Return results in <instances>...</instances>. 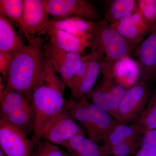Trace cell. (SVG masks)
Returning a JSON list of instances; mask_svg holds the SVG:
<instances>
[{
	"label": "cell",
	"mask_w": 156,
	"mask_h": 156,
	"mask_svg": "<svg viewBox=\"0 0 156 156\" xmlns=\"http://www.w3.org/2000/svg\"><path fill=\"white\" fill-rule=\"evenodd\" d=\"M66 86L51 63L44 58L40 75L30 95L36 113L32 137L34 139L40 140L44 127L66 109L67 101L63 97Z\"/></svg>",
	"instance_id": "obj_1"
},
{
	"label": "cell",
	"mask_w": 156,
	"mask_h": 156,
	"mask_svg": "<svg viewBox=\"0 0 156 156\" xmlns=\"http://www.w3.org/2000/svg\"><path fill=\"white\" fill-rule=\"evenodd\" d=\"M44 42L40 36L33 38L15 54L4 80L5 90L20 92L30 98L44 59Z\"/></svg>",
	"instance_id": "obj_2"
},
{
	"label": "cell",
	"mask_w": 156,
	"mask_h": 156,
	"mask_svg": "<svg viewBox=\"0 0 156 156\" xmlns=\"http://www.w3.org/2000/svg\"><path fill=\"white\" fill-rule=\"evenodd\" d=\"M0 119L8 121L27 135L33 136L36 113L31 99L27 95L5 90L0 97Z\"/></svg>",
	"instance_id": "obj_3"
},
{
	"label": "cell",
	"mask_w": 156,
	"mask_h": 156,
	"mask_svg": "<svg viewBox=\"0 0 156 156\" xmlns=\"http://www.w3.org/2000/svg\"><path fill=\"white\" fill-rule=\"evenodd\" d=\"M91 42V47L97 48L102 53V60L110 64L131 56L136 50L105 19L95 22Z\"/></svg>",
	"instance_id": "obj_4"
},
{
	"label": "cell",
	"mask_w": 156,
	"mask_h": 156,
	"mask_svg": "<svg viewBox=\"0 0 156 156\" xmlns=\"http://www.w3.org/2000/svg\"><path fill=\"white\" fill-rule=\"evenodd\" d=\"M150 98L148 82L139 80L126 89L117 112L119 124L135 122L145 108Z\"/></svg>",
	"instance_id": "obj_5"
},
{
	"label": "cell",
	"mask_w": 156,
	"mask_h": 156,
	"mask_svg": "<svg viewBox=\"0 0 156 156\" xmlns=\"http://www.w3.org/2000/svg\"><path fill=\"white\" fill-rule=\"evenodd\" d=\"M0 149L7 156H34L35 141L22 130L0 119Z\"/></svg>",
	"instance_id": "obj_6"
},
{
	"label": "cell",
	"mask_w": 156,
	"mask_h": 156,
	"mask_svg": "<svg viewBox=\"0 0 156 156\" xmlns=\"http://www.w3.org/2000/svg\"><path fill=\"white\" fill-rule=\"evenodd\" d=\"M44 57L59 74L61 79L69 88L73 78L80 67L83 56L78 53L62 51L48 41L43 47Z\"/></svg>",
	"instance_id": "obj_7"
},
{
	"label": "cell",
	"mask_w": 156,
	"mask_h": 156,
	"mask_svg": "<svg viewBox=\"0 0 156 156\" xmlns=\"http://www.w3.org/2000/svg\"><path fill=\"white\" fill-rule=\"evenodd\" d=\"M80 134L85 135V133L71 118L66 109L44 127L40 138L62 147L74 136Z\"/></svg>",
	"instance_id": "obj_8"
},
{
	"label": "cell",
	"mask_w": 156,
	"mask_h": 156,
	"mask_svg": "<svg viewBox=\"0 0 156 156\" xmlns=\"http://www.w3.org/2000/svg\"><path fill=\"white\" fill-rule=\"evenodd\" d=\"M50 15L54 20L78 17L86 20L100 18L96 8L87 0H46Z\"/></svg>",
	"instance_id": "obj_9"
},
{
	"label": "cell",
	"mask_w": 156,
	"mask_h": 156,
	"mask_svg": "<svg viewBox=\"0 0 156 156\" xmlns=\"http://www.w3.org/2000/svg\"><path fill=\"white\" fill-rule=\"evenodd\" d=\"M101 72L103 77L114 80L126 89L137 83L141 76L139 63L131 56H127L113 64L101 60Z\"/></svg>",
	"instance_id": "obj_10"
},
{
	"label": "cell",
	"mask_w": 156,
	"mask_h": 156,
	"mask_svg": "<svg viewBox=\"0 0 156 156\" xmlns=\"http://www.w3.org/2000/svg\"><path fill=\"white\" fill-rule=\"evenodd\" d=\"M126 90L114 80L103 77L101 85L92 89L87 96L92 103L105 111L117 120L118 108Z\"/></svg>",
	"instance_id": "obj_11"
},
{
	"label": "cell",
	"mask_w": 156,
	"mask_h": 156,
	"mask_svg": "<svg viewBox=\"0 0 156 156\" xmlns=\"http://www.w3.org/2000/svg\"><path fill=\"white\" fill-rule=\"evenodd\" d=\"M110 24L129 45L136 49L152 27L148 25L136 10L118 22Z\"/></svg>",
	"instance_id": "obj_12"
},
{
	"label": "cell",
	"mask_w": 156,
	"mask_h": 156,
	"mask_svg": "<svg viewBox=\"0 0 156 156\" xmlns=\"http://www.w3.org/2000/svg\"><path fill=\"white\" fill-rule=\"evenodd\" d=\"M134 53L141 69L140 80L149 82L156 79V23Z\"/></svg>",
	"instance_id": "obj_13"
},
{
	"label": "cell",
	"mask_w": 156,
	"mask_h": 156,
	"mask_svg": "<svg viewBox=\"0 0 156 156\" xmlns=\"http://www.w3.org/2000/svg\"><path fill=\"white\" fill-rule=\"evenodd\" d=\"M23 18L26 28L30 35L46 32L50 14L46 0H23Z\"/></svg>",
	"instance_id": "obj_14"
},
{
	"label": "cell",
	"mask_w": 156,
	"mask_h": 156,
	"mask_svg": "<svg viewBox=\"0 0 156 156\" xmlns=\"http://www.w3.org/2000/svg\"><path fill=\"white\" fill-rule=\"evenodd\" d=\"M91 133L88 138L96 144L103 141L119 124L118 121L99 107L89 101Z\"/></svg>",
	"instance_id": "obj_15"
},
{
	"label": "cell",
	"mask_w": 156,
	"mask_h": 156,
	"mask_svg": "<svg viewBox=\"0 0 156 156\" xmlns=\"http://www.w3.org/2000/svg\"><path fill=\"white\" fill-rule=\"evenodd\" d=\"M50 37L49 41L54 46L68 53L81 54L92 43L87 39L76 36L61 30L48 27L46 32Z\"/></svg>",
	"instance_id": "obj_16"
},
{
	"label": "cell",
	"mask_w": 156,
	"mask_h": 156,
	"mask_svg": "<svg viewBox=\"0 0 156 156\" xmlns=\"http://www.w3.org/2000/svg\"><path fill=\"white\" fill-rule=\"evenodd\" d=\"M91 48L87 73L75 92L72 94V98L77 100L86 97L92 91L101 72V63L103 55L97 48L93 47Z\"/></svg>",
	"instance_id": "obj_17"
},
{
	"label": "cell",
	"mask_w": 156,
	"mask_h": 156,
	"mask_svg": "<svg viewBox=\"0 0 156 156\" xmlns=\"http://www.w3.org/2000/svg\"><path fill=\"white\" fill-rule=\"evenodd\" d=\"M48 27L64 30L91 41L95 28V22L78 17H72L61 20L50 19L47 27Z\"/></svg>",
	"instance_id": "obj_18"
},
{
	"label": "cell",
	"mask_w": 156,
	"mask_h": 156,
	"mask_svg": "<svg viewBox=\"0 0 156 156\" xmlns=\"http://www.w3.org/2000/svg\"><path fill=\"white\" fill-rule=\"evenodd\" d=\"M26 45L23 38L15 32L11 21L0 16V51L14 56Z\"/></svg>",
	"instance_id": "obj_19"
},
{
	"label": "cell",
	"mask_w": 156,
	"mask_h": 156,
	"mask_svg": "<svg viewBox=\"0 0 156 156\" xmlns=\"http://www.w3.org/2000/svg\"><path fill=\"white\" fill-rule=\"evenodd\" d=\"M62 147L72 156H107L102 146L82 134L74 136Z\"/></svg>",
	"instance_id": "obj_20"
},
{
	"label": "cell",
	"mask_w": 156,
	"mask_h": 156,
	"mask_svg": "<svg viewBox=\"0 0 156 156\" xmlns=\"http://www.w3.org/2000/svg\"><path fill=\"white\" fill-rule=\"evenodd\" d=\"M23 0H1L0 16L14 23L25 35L28 42L32 37L27 32L23 18Z\"/></svg>",
	"instance_id": "obj_21"
},
{
	"label": "cell",
	"mask_w": 156,
	"mask_h": 156,
	"mask_svg": "<svg viewBox=\"0 0 156 156\" xmlns=\"http://www.w3.org/2000/svg\"><path fill=\"white\" fill-rule=\"evenodd\" d=\"M143 135L134 123L130 125L119 124L103 140L102 147L105 151L112 147Z\"/></svg>",
	"instance_id": "obj_22"
},
{
	"label": "cell",
	"mask_w": 156,
	"mask_h": 156,
	"mask_svg": "<svg viewBox=\"0 0 156 156\" xmlns=\"http://www.w3.org/2000/svg\"><path fill=\"white\" fill-rule=\"evenodd\" d=\"M136 10V0H114L109 4L105 17L110 24H113Z\"/></svg>",
	"instance_id": "obj_23"
},
{
	"label": "cell",
	"mask_w": 156,
	"mask_h": 156,
	"mask_svg": "<svg viewBox=\"0 0 156 156\" xmlns=\"http://www.w3.org/2000/svg\"><path fill=\"white\" fill-rule=\"evenodd\" d=\"M133 123L143 135L148 131L156 129V89L142 113Z\"/></svg>",
	"instance_id": "obj_24"
},
{
	"label": "cell",
	"mask_w": 156,
	"mask_h": 156,
	"mask_svg": "<svg viewBox=\"0 0 156 156\" xmlns=\"http://www.w3.org/2000/svg\"><path fill=\"white\" fill-rule=\"evenodd\" d=\"M142 136L132 138L118 145L115 146L105 151L107 156H132L135 155L140 147Z\"/></svg>",
	"instance_id": "obj_25"
},
{
	"label": "cell",
	"mask_w": 156,
	"mask_h": 156,
	"mask_svg": "<svg viewBox=\"0 0 156 156\" xmlns=\"http://www.w3.org/2000/svg\"><path fill=\"white\" fill-rule=\"evenodd\" d=\"M34 140L35 141L34 156H72L69 153L60 148L58 145L42 140Z\"/></svg>",
	"instance_id": "obj_26"
},
{
	"label": "cell",
	"mask_w": 156,
	"mask_h": 156,
	"mask_svg": "<svg viewBox=\"0 0 156 156\" xmlns=\"http://www.w3.org/2000/svg\"><path fill=\"white\" fill-rule=\"evenodd\" d=\"M136 11L148 25L152 27L156 23V0H137Z\"/></svg>",
	"instance_id": "obj_27"
},
{
	"label": "cell",
	"mask_w": 156,
	"mask_h": 156,
	"mask_svg": "<svg viewBox=\"0 0 156 156\" xmlns=\"http://www.w3.org/2000/svg\"><path fill=\"white\" fill-rule=\"evenodd\" d=\"M89 54L87 56H83L82 64L80 69L74 76L71 85L69 88L72 94H73L75 92L79 84L85 76L89 65Z\"/></svg>",
	"instance_id": "obj_28"
},
{
	"label": "cell",
	"mask_w": 156,
	"mask_h": 156,
	"mask_svg": "<svg viewBox=\"0 0 156 156\" xmlns=\"http://www.w3.org/2000/svg\"><path fill=\"white\" fill-rule=\"evenodd\" d=\"M140 147L156 153V129L148 131L143 135Z\"/></svg>",
	"instance_id": "obj_29"
},
{
	"label": "cell",
	"mask_w": 156,
	"mask_h": 156,
	"mask_svg": "<svg viewBox=\"0 0 156 156\" xmlns=\"http://www.w3.org/2000/svg\"><path fill=\"white\" fill-rule=\"evenodd\" d=\"M13 57L14 56L11 53L0 51V73L4 80L5 79Z\"/></svg>",
	"instance_id": "obj_30"
},
{
	"label": "cell",
	"mask_w": 156,
	"mask_h": 156,
	"mask_svg": "<svg viewBox=\"0 0 156 156\" xmlns=\"http://www.w3.org/2000/svg\"><path fill=\"white\" fill-rule=\"evenodd\" d=\"M134 156H156V153L140 148Z\"/></svg>",
	"instance_id": "obj_31"
},
{
	"label": "cell",
	"mask_w": 156,
	"mask_h": 156,
	"mask_svg": "<svg viewBox=\"0 0 156 156\" xmlns=\"http://www.w3.org/2000/svg\"><path fill=\"white\" fill-rule=\"evenodd\" d=\"M0 156H7L0 149Z\"/></svg>",
	"instance_id": "obj_32"
}]
</instances>
